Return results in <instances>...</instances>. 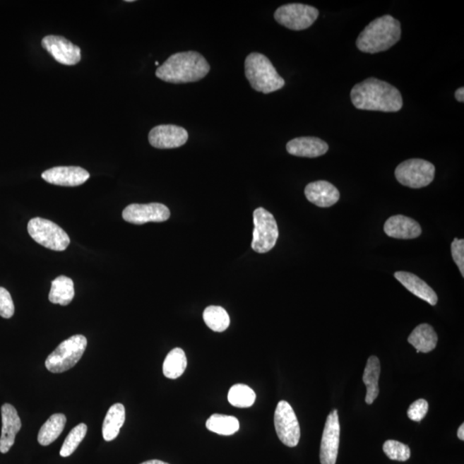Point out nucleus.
Returning a JSON list of instances; mask_svg holds the SVG:
<instances>
[{"mask_svg":"<svg viewBox=\"0 0 464 464\" xmlns=\"http://www.w3.org/2000/svg\"><path fill=\"white\" fill-rule=\"evenodd\" d=\"M383 230L388 237L398 239H417L422 232L418 222L403 215L388 218Z\"/></svg>","mask_w":464,"mask_h":464,"instance_id":"nucleus-17","label":"nucleus"},{"mask_svg":"<svg viewBox=\"0 0 464 464\" xmlns=\"http://www.w3.org/2000/svg\"><path fill=\"white\" fill-rule=\"evenodd\" d=\"M340 432L338 412L334 410L328 415L325 423L322 443H321V463L335 464L338 456Z\"/></svg>","mask_w":464,"mask_h":464,"instance_id":"nucleus-13","label":"nucleus"},{"mask_svg":"<svg viewBox=\"0 0 464 464\" xmlns=\"http://www.w3.org/2000/svg\"><path fill=\"white\" fill-rule=\"evenodd\" d=\"M435 167L432 162L414 158L404 161L395 169V176L400 184L411 189L427 187L434 179Z\"/></svg>","mask_w":464,"mask_h":464,"instance_id":"nucleus-8","label":"nucleus"},{"mask_svg":"<svg viewBox=\"0 0 464 464\" xmlns=\"http://www.w3.org/2000/svg\"><path fill=\"white\" fill-rule=\"evenodd\" d=\"M30 236L43 247L54 251H64L70 244V237L54 222L34 218L28 224Z\"/></svg>","mask_w":464,"mask_h":464,"instance_id":"nucleus-6","label":"nucleus"},{"mask_svg":"<svg viewBox=\"0 0 464 464\" xmlns=\"http://www.w3.org/2000/svg\"><path fill=\"white\" fill-rule=\"evenodd\" d=\"M66 417L63 414H54L43 424L38 434V442L42 446H49L64 430Z\"/></svg>","mask_w":464,"mask_h":464,"instance_id":"nucleus-25","label":"nucleus"},{"mask_svg":"<svg viewBox=\"0 0 464 464\" xmlns=\"http://www.w3.org/2000/svg\"><path fill=\"white\" fill-rule=\"evenodd\" d=\"M42 177L50 184L76 187L89 179L90 173L78 166H59L46 170Z\"/></svg>","mask_w":464,"mask_h":464,"instance_id":"nucleus-15","label":"nucleus"},{"mask_svg":"<svg viewBox=\"0 0 464 464\" xmlns=\"http://www.w3.org/2000/svg\"><path fill=\"white\" fill-rule=\"evenodd\" d=\"M155 64H156V66H158V65H160V62L156 61V62H155Z\"/></svg>","mask_w":464,"mask_h":464,"instance_id":"nucleus-39","label":"nucleus"},{"mask_svg":"<svg viewBox=\"0 0 464 464\" xmlns=\"http://www.w3.org/2000/svg\"><path fill=\"white\" fill-rule=\"evenodd\" d=\"M43 49L55 61L65 66H74L81 61V50L69 40L59 35H47L42 39Z\"/></svg>","mask_w":464,"mask_h":464,"instance_id":"nucleus-12","label":"nucleus"},{"mask_svg":"<svg viewBox=\"0 0 464 464\" xmlns=\"http://www.w3.org/2000/svg\"><path fill=\"white\" fill-rule=\"evenodd\" d=\"M427 411L428 403L427 400L419 399L411 404L408 410V416L412 422H420L425 417Z\"/></svg>","mask_w":464,"mask_h":464,"instance_id":"nucleus-33","label":"nucleus"},{"mask_svg":"<svg viewBox=\"0 0 464 464\" xmlns=\"http://www.w3.org/2000/svg\"><path fill=\"white\" fill-rule=\"evenodd\" d=\"M451 256L458 265L461 275L464 276V240L455 239L451 244Z\"/></svg>","mask_w":464,"mask_h":464,"instance_id":"nucleus-34","label":"nucleus"},{"mask_svg":"<svg viewBox=\"0 0 464 464\" xmlns=\"http://www.w3.org/2000/svg\"><path fill=\"white\" fill-rule=\"evenodd\" d=\"M2 431L0 437V452L7 453L15 443L16 436L21 429L22 422L18 411L9 403L1 407Z\"/></svg>","mask_w":464,"mask_h":464,"instance_id":"nucleus-16","label":"nucleus"},{"mask_svg":"<svg viewBox=\"0 0 464 464\" xmlns=\"http://www.w3.org/2000/svg\"><path fill=\"white\" fill-rule=\"evenodd\" d=\"M87 432V426L84 423L75 427L66 438L61 447V456L63 458L69 457L76 451L77 448L85 439Z\"/></svg>","mask_w":464,"mask_h":464,"instance_id":"nucleus-30","label":"nucleus"},{"mask_svg":"<svg viewBox=\"0 0 464 464\" xmlns=\"http://www.w3.org/2000/svg\"><path fill=\"white\" fill-rule=\"evenodd\" d=\"M458 437L459 439H461L462 441L464 440V425L462 424L461 426L459 427L458 431Z\"/></svg>","mask_w":464,"mask_h":464,"instance_id":"nucleus-36","label":"nucleus"},{"mask_svg":"<svg viewBox=\"0 0 464 464\" xmlns=\"http://www.w3.org/2000/svg\"><path fill=\"white\" fill-rule=\"evenodd\" d=\"M141 464H169V463L160 461V460H150V461H146L142 463Z\"/></svg>","mask_w":464,"mask_h":464,"instance_id":"nucleus-37","label":"nucleus"},{"mask_svg":"<svg viewBox=\"0 0 464 464\" xmlns=\"http://www.w3.org/2000/svg\"><path fill=\"white\" fill-rule=\"evenodd\" d=\"M275 427L278 437L285 446H297L301 434L299 420L290 404L285 400L278 403L275 412Z\"/></svg>","mask_w":464,"mask_h":464,"instance_id":"nucleus-10","label":"nucleus"},{"mask_svg":"<svg viewBox=\"0 0 464 464\" xmlns=\"http://www.w3.org/2000/svg\"><path fill=\"white\" fill-rule=\"evenodd\" d=\"M245 76L252 88L264 94L282 89L285 81L267 56L251 53L245 59Z\"/></svg>","mask_w":464,"mask_h":464,"instance_id":"nucleus-4","label":"nucleus"},{"mask_svg":"<svg viewBox=\"0 0 464 464\" xmlns=\"http://www.w3.org/2000/svg\"><path fill=\"white\" fill-rule=\"evenodd\" d=\"M307 200L319 208H329L340 199V192L334 185L326 181L309 184L304 189Z\"/></svg>","mask_w":464,"mask_h":464,"instance_id":"nucleus-18","label":"nucleus"},{"mask_svg":"<svg viewBox=\"0 0 464 464\" xmlns=\"http://www.w3.org/2000/svg\"><path fill=\"white\" fill-rule=\"evenodd\" d=\"M380 371V361L378 357L371 356L367 360L363 375V382L366 384L367 388L366 403L369 405L374 403L379 394V380Z\"/></svg>","mask_w":464,"mask_h":464,"instance_id":"nucleus-23","label":"nucleus"},{"mask_svg":"<svg viewBox=\"0 0 464 464\" xmlns=\"http://www.w3.org/2000/svg\"><path fill=\"white\" fill-rule=\"evenodd\" d=\"M170 217L167 206L161 203L131 204L123 210L122 218L129 223L144 225L149 222H165Z\"/></svg>","mask_w":464,"mask_h":464,"instance_id":"nucleus-11","label":"nucleus"},{"mask_svg":"<svg viewBox=\"0 0 464 464\" xmlns=\"http://www.w3.org/2000/svg\"><path fill=\"white\" fill-rule=\"evenodd\" d=\"M210 71L206 59L197 52H181L169 57L158 67L156 76L172 84H186L200 81Z\"/></svg>","mask_w":464,"mask_h":464,"instance_id":"nucleus-2","label":"nucleus"},{"mask_svg":"<svg viewBox=\"0 0 464 464\" xmlns=\"http://www.w3.org/2000/svg\"><path fill=\"white\" fill-rule=\"evenodd\" d=\"M316 8L303 4H287L278 8L275 18L280 25L292 30H304L311 27L319 18Z\"/></svg>","mask_w":464,"mask_h":464,"instance_id":"nucleus-9","label":"nucleus"},{"mask_svg":"<svg viewBox=\"0 0 464 464\" xmlns=\"http://www.w3.org/2000/svg\"><path fill=\"white\" fill-rule=\"evenodd\" d=\"M400 23L390 15L383 16L369 23L357 39V47L364 53L386 51L400 41Z\"/></svg>","mask_w":464,"mask_h":464,"instance_id":"nucleus-3","label":"nucleus"},{"mask_svg":"<svg viewBox=\"0 0 464 464\" xmlns=\"http://www.w3.org/2000/svg\"><path fill=\"white\" fill-rule=\"evenodd\" d=\"M75 295L73 280L66 276H59L52 282L49 299L51 303L69 305Z\"/></svg>","mask_w":464,"mask_h":464,"instance_id":"nucleus-24","label":"nucleus"},{"mask_svg":"<svg viewBox=\"0 0 464 464\" xmlns=\"http://www.w3.org/2000/svg\"><path fill=\"white\" fill-rule=\"evenodd\" d=\"M287 150L293 156L317 157L327 153L328 145L319 138L299 137L289 141Z\"/></svg>","mask_w":464,"mask_h":464,"instance_id":"nucleus-19","label":"nucleus"},{"mask_svg":"<svg viewBox=\"0 0 464 464\" xmlns=\"http://www.w3.org/2000/svg\"><path fill=\"white\" fill-rule=\"evenodd\" d=\"M256 395L251 387L246 384H235L230 388L229 403L237 408H249L255 403Z\"/></svg>","mask_w":464,"mask_h":464,"instance_id":"nucleus-29","label":"nucleus"},{"mask_svg":"<svg viewBox=\"0 0 464 464\" xmlns=\"http://www.w3.org/2000/svg\"><path fill=\"white\" fill-rule=\"evenodd\" d=\"M126 2L132 3L134 2V0H126Z\"/></svg>","mask_w":464,"mask_h":464,"instance_id":"nucleus-38","label":"nucleus"},{"mask_svg":"<svg viewBox=\"0 0 464 464\" xmlns=\"http://www.w3.org/2000/svg\"><path fill=\"white\" fill-rule=\"evenodd\" d=\"M204 322L209 328L215 332H224L230 326L227 311L220 307H208L203 313Z\"/></svg>","mask_w":464,"mask_h":464,"instance_id":"nucleus-28","label":"nucleus"},{"mask_svg":"<svg viewBox=\"0 0 464 464\" xmlns=\"http://www.w3.org/2000/svg\"><path fill=\"white\" fill-rule=\"evenodd\" d=\"M87 339L84 335L71 336L59 345L47 357L45 366L52 374H61L76 366L85 354Z\"/></svg>","mask_w":464,"mask_h":464,"instance_id":"nucleus-5","label":"nucleus"},{"mask_svg":"<svg viewBox=\"0 0 464 464\" xmlns=\"http://www.w3.org/2000/svg\"><path fill=\"white\" fill-rule=\"evenodd\" d=\"M408 342L416 349V352H430L438 343V335L429 324L423 323L416 327L408 336Z\"/></svg>","mask_w":464,"mask_h":464,"instance_id":"nucleus-21","label":"nucleus"},{"mask_svg":"<svg viewBox=\"0 0 464 464\" xmlns=\"http://www.w3.org/2000/svg\"><path fill=\"white\" fill-rule=\"evenodd\" d=\"M383 449L387 457L394 461L405 462L410 458V448L396 440H387Z\"/></svg>","mask_w":464,"mask_h":464,"instance_id":"nucleus-31","label":"nucleus"},{"mask_svg":"<svg viewBox=\"0 0 464 464\" xmlns=\"http://www.w3.org/2000/svg\"><path fill=\"white\" fill-rule=\"evenodd\" d=\"M455 97L460 102H464V88H463V87H461V88H459L457 90H456Z\"/></svg>","mask_w":464,"mask_h":464,"instance_id":"nucleus-35","label":"nucleus"},{"mask_svg":"<svg viewBox=\"0 0 464 464\" xmlns=\"http://www.w3.org/2000/svg\"><path fill=\"white\" fill-rule=\"evenodd\" d=\"M148 138L150 144L155 148L173 149L185 145L189 133L179 126L160 125L150 131Z\"/></svg>","mask_w":464,"mask_h":464,"instance_id":"nucleus-14","label":"nucleus"},{"mask_svg":"<svg viewBox=\"0 0 464 464\" xmlns=\"http://www.w3.org/2000/svg\"><path fill=\"white\" fill-rule=\"evenodd\" d=\"M253 218L255 228L253 231L252 249L260 254L270 251L279 237V229L275 217L267 210L259 208L254 212Z\"/></svg>","mask_w":464,"mask_h":464,"instance_id":"nucleus-7","label":"nucleus"},{"mask_svg":"<svg viewBox=\"0 0 464 464\" xmlns=\"http://www.w3.org/2000/svg\"><path fill=\"white\" fill-rule=\"evenodd\" d=\"M395 278L404 287L408 289L412 295L417 296L420 299L426 301L434 307L438 303V296L425 281L420 279L417 275L408 272H396Z\"/></svg>","mask_w":464,"mask_h":464,"instance_id":"nucleus-20","label":"nucleus"},{"mask_svg":"<svg viewBox=\"0 0 464 464\" xmlns=\"http://www.w3.org/2000/svg\"><path fill=\"white\" fill-rule=\"evenodd\" d=\"M209 431L217 434L230 436L239 430V420L234 416L215 414L208 420L206 424Z\"/></svg>","mask_w":464,"mask_h":464,"instance_id":"nucleus-27","label":"nucleus"},{"mask_svg":"<svg viewBox=\"0 0 464 464\" xmlns=\"http://www.w3.org/2000/svg\"><path fill=\"white\" fill-rule=\"evenodd\" d=\"M187 357L182 348H174L170 351L162 364V372L167 379H177L184 374L187 368Z\"/></svg>","mask_w":464,"mask_h":464,"instance_id":"nucleus-26","label":"nucleus"},{"mask_svg":"<svg viewBox=\"0 0 464 464\" xmlns=\"http://www.w3.org/2000/svg\"><path fill=\"white\" fill-rule=\"evenodd\" d=\"M350 96L352 105L361 110L398 112L403 105L402 95L395 86L375 78L355 85Z\"/></svg>","mask_w":464,"mask_h":464,"instance_id":"nucleus-1","label":"nucleus"},{"mask_svg":"<svg viewBox=\"0 0 464 464\" xmlns=\"http://www.w3.org/2000/svg\"><path fill=\"white\" fill-rule=\"evenodd\" d=\"M15 307L13 297L6 288L0 287V316L11 319L14 315Z\"/></svg>","mask_w":464,"mask_h":464,"instance_id":"nucleus-32","label":"nucleus"},{"mask_svg":"<svg viewBox=\"0 0 464 464\" xmlns=\"http://www.w3.org/2000/svg\"><path fill=\"white\" fill-rule=\"evenodd\" d=\"M126 411L121 403L114 404L107 412L102 425V436L106 441L116 439L125 422Z\"/></svg>","mask_w":464,"mask_h":464,"instance_id":"nucleus-22","label":"nucleus"}]
</instances>
